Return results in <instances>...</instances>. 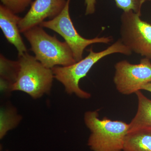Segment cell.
<instances>
[{
    "instance_id": "obj_1",
    "label": "cell",
    "mask_w": 151,
    "mask_h": 151,
    "mask_svg": "<svg viewBox=\"0 0 151 151\" xmlns=\"http://www.w3.org/2000/svg\"><path fill=\"white\" fill-rule=\"evenodd\" d=\"M86 57L72 65L63 67L56 66L51 68L54 78L64 85L68 94L74 93L78 97L84 99L90 98L91 94L80 88L79 81L86 76L95 63L110 55L121 53L129 55L132 52L120 39L103 51L95 52L91 47Z\"/></svg>"
},
{
    "instance_id": "obj_2",
    "label": "cell",
    "mask_w": 151,
    "mask_h": 151,
    "mask_svg": "<svg viewBox=\"0 0 151 151\" xmlns=\"http://www.w3.org/2000/svg\"><path fill=\"white\" fill-rule=\"evenodd\" d=\"M84 122L91 131L88 145L92 151H123L129 124L107 117L100 119L97 111L86 112Z\"/></svg>"
},
{
    "instance_id": "obj_3",
    "label": "cell",
    "mask_w": 151,
    "mask_h": 151,
    "mask_svg": "<svg viewBox=\"0 0 151 151\" xmlns=\"http://www.w3.org/2000/svg\"><path fill=\"white\" fill-rule=\"evenodd\" d=\"M31 45V50L38 61L51 69L57 65L68 66L77 62L66 42H62L55 35L51 36L40 26L23 33Z\"/></svg>"
},
{
    "instance_id": "obj_4",
    "label": "cell",
    "mask_w": 151,
    "mask_h": 151,
    "mask_svg": "<svg viewBox=\"0 0 151 151\" xmlns=\"http://www.w3.org/2000/svg\"><path fill=\"white\" fill-rule=\"evenodd\" d=\"M18 62L17 74L11 90L22 91L35 99L48 93L54 77L52 69L27 52L19 56Z\"/></svg>"
},
{
    "instance_id": "obj_5",
    "label": "cell",
    "mask_w": 151,
    "mask_h": 151,
    "mask_svg": "<svg viewBox=\"0 0 151 151\" xmlns=\"http://www.w3.org/2000/svg\"><path fill=\"white\" fill-rule=\"evenodd\" d=\"M70 1L67 0L65 7L58 16L50 20L42 22L40 26L52 30L62 36L71 49L75 60L78 62L83 59V52L87 46L95 43L108 44L113 40V38L97 37L88 39L80 35L70 18L69 13Z\"/></svg>"
},
{
    "instance_id": "obj_6",
    "label": "cell",
    "mask_w": 151,
    "mask_h": 151,
    "mask_svg": "<svg viewBox=\"0 0 151 151\" xmlns=\"http://www.w3.org/2000/svg\"><path fill=\"white\" fill-rule=\"evenodd\" d=\"M141 13L124 12L120 39L131 51L151 60V24L141 19Z\"/></svg>"
},
{
    "instance_id": "obj_7",
    "label": "cell",
    "mask_w": 151,
    "mask_h": 151,
    "mask_svg": "<svg viewBox=\"0 0 151 151\" xmlns=\"http://www.w3.org/2000/svg\"><path fill=\"white\" fill-rule=\"evenodd\" d=\"M113 81L121 94L129 95L141 90L142 86L151 82L150 59L145 58L138 64H132L127 60L115 64Z\"/></svg>"
},
{
    "instance_id": "obj_8",
    "label": "cell",
    "mask_w": 151,
    "mask_h": 151,
    "mask_svg": "<svg viewBox=\"0 0 151 151\" xmlns=\"http://www.w3.org/2000/svg\"><path fill=\"white\" fill-rule=\"evenodd\" d=\"M66 2L67 0H35L32 3L29 11L20 20V32L24 33L40 26L45 19L54 18L63 10Z\"/></svg>"
},
{
    "instance_id": "obj_9",
    "label": "cell",
    "mask_w": 151,
    "mask_h": 151,
    "mask_svg": "<svg viewBox=\"0 0 151 151\" xmlns=\"http://www.w3.org/2000/svg\"><path fill=\"white\" fill-rule=\"evenodd\" d=\"M21 19L4 6L0 5V27L8 41L17 48L18 56L27 52L19 28Z\"/></svg>"
},
{
    "instance_id": "obj_10",
    "label": "cell",
    "mask_w": 151,
    "mask_h": 151,
    "mask_svg": "<svg viewBox=\"0 0 151 151\" xmlns=\"http://www.w3.org/2000/svg\"><path fill=\"white\" fill-rule=\"evenodd\" d=\"M136 94L138 98V110L129 124V132L139 129H151V100L144 95L141 90Z\"/></svg>"
},
{
    "instance_id": "obj_11",
    "label": "cell",
    "mask_w": 151,
    "mask_h": 151,
    "mask_svg": "<svg viewBox=\"0 0 151 151\" xmlns=\"http://www.w3.org/2000/svg\"><path fill=\"white\" fill-rule=\"evenodd\" d=\"M123 151H151V129H139L128 132Z\"/></svg>"
},
{
    "instance_id": "obj_12",
    "label": "cell",
    "mask_w": 151,
    "mask_h": 151,
    "mask_svg": "<svg viewBox=\"0 0 151 151\" xmlns=\"http://www.w3.org/2000/svg\"><path fill=\"white\" fill-rule=\"evenodd\" d=\"M21 117L15 111L9 108H1V110L0 137L2 139L9 130L14 128L20 121Z\"/></svg>"
},
{
    "instance_id": "obj_13",
    "label": "cell",
    "mask_w": 151,
    "mask_h": 151,
    "mask_svg": "<svg viewBox=\"0 0 151 151\" xmlns=\"http://www.w3.org/2000/svg\"><path fill=\"white\" fill-rule=\"evenodd\" d=\"M146 0H115L117 7L124 12L132 11L136 13H141L143 4Z\"/></svg>"
},
{
    "instance_id": "obj_14",
    "label": "cell",
    "mask_w": 151,
    "mask_h": 151,
    "mask_svg": "<svg viewBox=\"0 0 151 151\" xmlns=\"http://www.w3.org/2000/svg\"><path fill=\"white\" fill-rule=\"evenodd\" d=\"M3 5L14 13H21L24 12L32 0H1Z\"/></svg>"
},
{
    "instance_id": "obj_15",
    "label": "cell",
    "mask_w": 151,
    "mask_h": 151,
    "mask_svg": "<svg viewBox=\"0 0 151 151\" xmlns=\"http://www.w3.org/2000/svg\"><path fill=\"white\" fill-rule=\"evenodd\" d=\"M96 4V0H85L86 15L92 14L95 12Z\"/></svg>"
},
{
    "instance_id": "obj_16",
    "label": "cell",
    "mask_w": 151,
    "mask_h": 151,
    "mask_svg": "<svg viewBox=\"0 0 151 151\" xmlns=\"http://www.w3.org/2000/svg\"><path fill=\"white\" fill-rule=\"evenodd\" d=\"M141 90H145L151 92V82L143 85L142 86Z\"/></svg>"
},
{
    "instance_id": "obj_17",
    "label": "cell",
    "mask_w": 151,
    "mask_h": 151,
    "mask_svg": "<svg viewBox=\"0 0 151 151\" xmlns=\"http://www.w3.org/2000/svg\"><path fill=\"white\" fill-rule=\"evenodd\" d=\"M149 1H151V0H149Z\"/></svg>"
}]
</instances>
